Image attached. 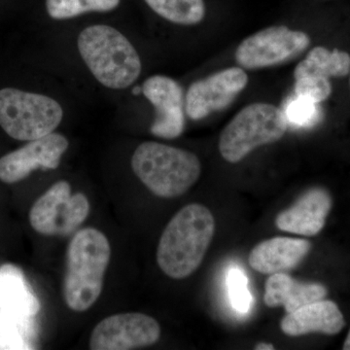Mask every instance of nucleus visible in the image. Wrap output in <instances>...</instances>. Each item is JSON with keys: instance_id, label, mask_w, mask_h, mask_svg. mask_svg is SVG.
<instances>
[{"instance_id": "nucleus-25", "label": "nucleus", "mask_w": 350, "mask_h": 350, "mask_svg": "<svg viewBox=\"0 0 350 350\" xmlns=\"http://www.w3.org/2000/svg\"><path fill=\"white\" fill-rule=\"evenodd\" d=\"M255 349L258 350H271L275 349V347L271 344H266V342H261V344H258L256 347H255Z\"/></svg>"}, {"instance_id": "nucleus-26", "label": "nucleus", "mask_w": 350, "mask_h": 350, "mask_svg": "<svg viewBox=\"0 0 350 350\" xmlns=\"http://www.w3.org/2000/svg\"><path fill=\"white\" fill-rule=\"evenodd\" d=\"M345 350H350V331L349 335H347V340H345L344 347Z\"/></svg>"}, {"instance_id": "nucleus-8", "label": "nucleus", "mask_w": 350, "mask_h": 350, "mask_svg": "<svg viewBox=\"0 0 350 350\" xmlns=\"http://www.w3.org/2000/svg\"><path fill=\"white\" fill-rule=\"evenodd\" d=\"M310 44L305 32L292 31L285 25L269 27L241 41L234 57L243 68H269L299 56Z\"/></svg>"}, {"instance_id": "nucleus-9", "label": "nucleus", "mask_w": 350, "mask_h": 350, "mask_svg": "<svg viewBox=\"0 0 350 350\" xmlns=\"http://www.w3.org/2000/svg\"><path fill=\"white\" fill-rule=\"evenodd\" d=\"M161 337L157 320L139 312L119 313L96 324L91 338L92 350H131L150 347Z\"/></svg>"}, {"instance_id": "nucleus-13", "label": "nucleus", "mask_w": 350, "mask_h": 350, "mask_svg": "<svg viewBox=\"0 0 350 350\" xmlns=\"http://www.w3.org/2000/svg\"><path fill=\"white\" fill-rule=\"evenodd\" d=\"M331 207L332 199L326 190L310 189L293 206L278 214L276 227L300 236H315L325 226Z\"/></svg>"}, {"instance_id": "nucleus-4", "label": "nucleus", "mask_w": 350, "mask_h": 350, "mask_svg": "<svg viewBox=\"0 0 350 350\" xmlns=\"http://www.w3.org/2000/svg\"><path fill=\"white\" fill-rule=\"evenodd\" d=\"M131 169L157 197L185 194L199 180L202 165L192 152L159 142H144L131 157Z\"/></svg>"}, {"instance_id": "nucleus-12", "label": "nucleus", "mask_w": 350, "mask_h": 350, "mask_svg": "<svg viewBox=\"0 0 350 350\" xmlns=\"http://www.w3.org/2000/svg\"><path fill=\"white\" fill-rule=\"evenodd\" d=\"M142 94L154 107L155 119L151 125L152 135L174 139L185 128L183 89L179 83L165 75H154L145 80Z\"/></svg>"}, {"instance_id": "nucleus-1", "label": "nucleus", "mask_w": 350, "mask_h": 350, "mask_svg": "<svg viewBox=\"0 0 350 350\" xmlns=\"http://www.w3.org/2000/svg\"><path fill=\"white\" fill-rule=\"evenodd\" d=\"M215 231L213 213L202 204H191L180 209L163 230L157 262L174 280H183L197 271Z\"/></svg>"}, {"instance_id": "nucleus-18", "label": "nucleus", "mask_w": 350, "mask_h": 350, "mask_svg": "<svg viewBox=\"0 0 350 350\" xmlns=\"http://www.w3.org/2000/svg\"><path fill=\"white\" fill-rule=\"evenodd\" d=\"M350 73V56L347 52L324 47L313 48L295 68V79L304 76L344 77Z\"/></svg>"}, {"instance_id": "nucleus-22", "label": "nucleus", "mask_w": 350, "mask_h": 350, "mask_svg": "<svg viewBox=\"0 0 350 350\" xmlns=\"http://www.w3.org/2000/svg\"><path fill=\"white\" fill-rule=\"evenodd\" d=\"M283 112L288 124L297 128H312L317 125L321 119L319 103L296 94L288 101Z\"/></svg>"}, {"instance_id": "nucleus-6", "label": "nucleus", "mask_w": 350, "mask_h": 350, "mask_svg": "<svg viewBox=\"0 0 350 350\" xmlns=\"http://www.w3.org/2000/svg\"><path fill=\"white\" fill-rule=\"evenodd\" d=\"M63 118V108L50 96L14 88L0 90V126L14 139L31 142L50 135Z\"/></svg>"}, {"instance_id": "nucleus-16", "label": "nucleus", "mask_w": 350, "mask_h": 350, "mask_svg": "<svg viewBox=\"0 0 350 350\" xmlns=\"http://www.w3.org/2000/svg\"><path fill=\"white\" fill-rule=\"evenodd\" d=\"M327 289L320 283L297 282L286 273H273L268 278L265 290V304L269 308L283 306L287 313L312 301L323 300Z\"/></svg>"}, {"instance_id": "nucleus-2", "label": "nucleus", "mask_w": 350, "mask_h": 350, "mask_svg": "<svg viewBox=\"0 0 350 350\" xmlns=\"http://www.w3.org/2000/svg\"><path fill=\"white\" fill-rule=\"evenodd\" d=\"M111 257L107 237L96 228L80 230L66 251L64 299L69 310L84 312L100 298Z\"/></svg>"}, {"instance_id": "nucleus-21", "label": "nucleus", "mask_w": 350, "mask_h": 350, "mask_svg": "<svg viewBox=\"0 0 350 350\" xmlns=\"http://www.w3.org/2000/svg\"><path fill=\"white\" fill-rule=\"evenodd\" d=\"M31 320L0 312V349H31Z\"/></svg>"}, {"instance_id": "nucleus-7", "label": "nucleus", "mask_w": 350, "mask_h": 350, "mask_svg": "<svg viewBox=\"0 0 350 350\" xmlns=\"http://www.w3.org/2000/svg\"><path fill=\"white\" fill-rule=\"evenodd\" d=\"M90 211L86 196L71 194L70 184L61 180L34 202L29 211V223L34 231L43 236H68L85 222Z\"/></svg>"}, {"instance_id": "nucleus-23", "label": "nucleus", "mask_w": 350, "mask_h": 350, "mask_svg": "<svg viewBox=\"0 0 350 350\" xmlns=\"http://www.w3.org/2000/svg\"><path fill=\"white\" fill-rule=\"evenodd\" d=\"M228 294L232 308L239 313H247L253 298L248 289V278L243 269L232 267L227 275Z\"/></svg>"}, {"instance_id": "nucleus-28", "label": "nucleus", "mask_w": 350, "mask_h": 350, "mask_svg": "<svg viewBox=\"0 0 350 350\" xmlns=\"http://www.w3.org/2000/svg\"><path fill=\"white\" fill-rule=\"evenodd\" d=\"M349 84H350V81H349Z\"/></svg>"}, {"instance_id": "nucleus-20", "label": "nucleus", "mask_w": 350, "mask_h": 350, "mask_svg": "<svg viewBox=\"0 0 350 350\" xmlns=\"http://www.w3.org/2000/svg\"><path fill=\"white\" fill-rule=\"evenodd\" d=\"M121 0H46L48 15L54 20H68L90 12H110Z\"/></svg>"}, {"instance_id": "nucleus-19", "label": "nucleus", "mask_w": 350, "mask_h": 350, "mask_svg": "<svg viewBox=\"0 0 350 350\" xmlns=\"http://www.w3.org/2000/svg\"><path fill=\"white\" fill-rule=\"evenodd\" d=\"M160 17L174 24H200L206 16L204 0H144Z\"/></svg>"}, {"instance_id": "nucleus-17", "label": "nucleus", "mask_w": 350, "mask_h": 350, "mask_svg": "<svg viewBox=\"0 0 350 350\" xmlns=\"http://www.w3.org/2000/svg\"><path fill=\"white\" fill-rule=\"evenodd\" d=\"M40 303L18 267H0V312L21 317H36Z\"/></svg>"}, {"instance_id": "nucleus-10", "label": "nucleus", "mask_w": 350, "mask_h": 350, "mask_svg": "<svg viewBox=\"0 0 350 350\" xmlns=\"http://www.w3.org/2000/svg\"><path fill=\"white\" fill-rule=\"evenodd\" d=\"M248 76L241 68H230L198 80L189 87L185 109L189 118L199 121L229 107L243 91Z\"/></svg>"}, {"instance_id": "nucleus-24", "label": "nucleus", "mask_w": 350, "mask_h": 350, "mask_svg": "<svg viewBox=\"0 0 350 350\" xmlns=\"http://www.w3.org/2000/svg\"><path fill=\"white\" fill-rule=\"evenodd\" d=\"M332 93V85L328 78L319 76H304L295 83V94L305 96L315 103L326 100Z\"/></svg>"}, {"instance_id": "nucleus-3", "label": "nucleus", "mask_w": 350, "mask_h": 350, "mask_svg": "<svg viewBox=\"0 0 350 350\" xmlns=\"http://www.w3.org/2000/svg\"><path fill=\"white\" fill-rule=\"evenodd\" d=\"M77 46L92 75L109 89H126L142 73L137 50L123 33L110 25L86 27L78 36Z\"/></svg>"}, {"instance_id": "nucleus-27", "label": "nucleus", "mask_w": 350, "mask_h": 350, "mask_svg": "<svg viewBox=\"0 0 350 350\" xmlns=\"http://www.w3.org/2000/svg\"><path fill=\"white\" fill-rule=\"evenodd\" d=\"M142 92V88L140 87H135L133 88V94H135V96H137V94H139Z\"/></svg>"}, {"instance_id": "nucleus-11", "label": "nucleus", "mask_w": 350, "mask_h": 350, "mask_svg": "<svg viewBox=\"0 0 350 350\" xmlns=\"http://www.w3.org/2000/svg\"><path fill=\"white\" fill-rule=\"evenodd\" d=\"M68 146V138L61 133H52L31 140L25 146L0 158V181L17 183L33 170L57 169Z\"/></svg>"}, {"instance_id": "nucleus-14", "label": "nucleus", "mask_w": 350, "mask_h": 350, "mask_svg": "<svg viewBox=\"0 0 350 350\" xmlns=\"http://www.w3.org/2000/svg\"><path fill=\"white\" fill-rule=\"evenodd\" d=\"M345 325L344 315L334 301L319 300L287 313L282 320L283 333L291 337L310 333L336 335Z\"/></svg>"}, {"instance_id": "nucleus-5", "label": "nucleus", "mask_w": 350, "mask_h": 350, "mask_svg": "<svg viewBox=\"0 0 350 350\" xmlns=\"http://www.w3.org/2000/svg\"><path fill=\"white\" fill-rule=\"evenodd\" d=\"M287 128L286 117L280 108L269 103H252L225 126L219 139V151L227 162H241L258 147L282 139Z\"/></svg>"}, {"instance_id": "nucleus-15", "label": "nucleus", "mask_w": 350, "mask_h": 350, "mask_svg": "<svg viewBox=\"0 0 350 350\" xmlns=\"http://www.w3.org/2000/svg\"><path fill=\"white\" fill-rule=\"evenodd\" d=\"M312 244L306 239L276 238L257 244L251 250V268L265 275L283 273L298 266L310 252Z\"/></svg>"}]
</instances>
